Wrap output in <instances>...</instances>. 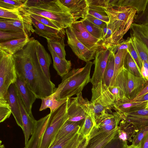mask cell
I'll list each match as a JSON object with an SVG mask.
<instances>
[{
	"label": "cell",
	"mask_w": 148,
	"mask_h": 148,
	"mask_svg": "<svg viewBox=\"0 0 148 148\" xmlns=\"http://www.w3.org/2000/svg\"><path fill=\"white\" fill-rule=\"evenodd\" d=\"M106 12L109 18L108 24L112 32V45L123 41V37L133 23L137 11L129 6L119 4L118 0H105Z\"/></svg>",
	"instance_id": "7a4b0ae2"
},
{
	"label": "cell",
	"mask_w": 148,
	"mask_h": 148,
	"mask_svg": "<svg viewBox=\"0 0 148 148\" xmlns=\"http://www.w3.org/2000/svg\"><path fill=\"white\" fill-rule=\"evenodd\" d=\"M93 62H86L81 68L73 69L62 77L61 82L53 93L57 100L69 98L82 92L91 82L90 72Z\"/></svg>",
	"instance_id": "277c9868"
},
{
	"label": "cell",
	"mask_w": 148,
	"mask_h": 148,
	"mask_svg": "<svg viewBox=\"0 0 148 148\" xmlns=\"http://www.w3.org/2000/svg\"><path fill=\"white\" fill-rule=\"evenodd\" d=\"M29 14L31 17L34 18L44 25L58 30H61L64 29L58 23L47 18L36 14L31 13H29Z\"/></svg>",
	"instance_id": "f6af8a7d"
},
{
	"label": "cell",
	"mask_w": 148,
	"mask_h": 148,
	"mask_svg": "<svg viewBox=\"0 0 148 148\" xmlns=\"http://www.w3.org/2000/svg\"><path fill=\"white\" fill-rule=\"evenodd\" d=\"M69 9L75 21L80 18H86L88 14L87 0H60Z\"/></svg>",
	"instance_id": "9a60e30c"
},
{
	"label": "cell",
	"mask_w": 148,
	"mask_h": 148,
	"mask_svg": "<svg viewBox=\"0 0 148 148\" xmlns=\"http://www.w3.org/2000/svg\"><path fill=\"white\" fill-rule=\"evenodd\" d=\"M139 131L132 123L121 120L117 130L119 138L124 142H132L133 139Z\"/></svg>",
	"instance_id": "d4e9b609"
},
{
	"label": "cell",
	"mask_w": 148,
	"mask_h": 148,
	"mask_svg": "<svg viewBox=\"0 0 148 148\" xmlns=\"http://www.w3.org/2000/svg\"><path fill=\"white\" fill-rule=\"evenodd\" d=\"M18 97L23 125L25 146L29 141L30 136L34 132L36 120L33 116H31L28 113L18 93Z\"/></svg>",
	"instance_id": "d6986e66"
},
{
	"label": "cell",
	"mask_w": 148,
	"mask_h": 148,
	"mask_svg": "<svg viewBox=\"0 0 148 148\" xmlns=\"http://www.w3.org/2000/svg\"><path fill=\"white\" fill-rule=\"evenodd\" d=\"M128 145L118 138L117 134L104 148H125Z\"/></svg>",
	"instance_id": "681fc988"
},
{
	"label": "cell",
	"mask_w": 148,
	"mask_h": 148,
	"mask_svg": "<svg viewBox=\"0 0 148 148\" xmlns=\"http://www.w3.org/2000/svg\"><path fill=\"white\" fill-rule=\"evenodd\" d=\"M37 50L39 61L46 76L51 80L49 67L52 61L51 56L44 46L38 40Z\"/></svg>",
	"instance_id": "83f0119b"
},
{
	"label": "cell",
	"mask_w": 148,
	"mask_h": 148,
	"mask_svg": "<svg viewBox=\"0 0 148 148\" xmlns=\"http://www.w3.org/2000/svg\"><path fill=\"white\" fill-rule=\"evenodd\" d=\"M70 27L78 40L90 50L96 52L103 47L102 42L87 31L81 20L74 21Z\"/></svg>",
	"instance_id": "9c48e42d"
},
{
	"label": "cell",
	"mask_w": 148,
	"mask_h": 148,
	"mask_svg": "<svg viewBox=\"0 0 148 148\" xmlns=\"http://www.w3.org/2000/svg\"><path fill=\"white\" fill-rule=\"evenodd\" d=\"M67 42L78 58L86 62L95 59L96 52L90 50L76 38L70 27L65 29Z\"/></svg>",
	"instance_id": "8fae6325"
},
{
	"label": "cell",
	"mask_w": 148,
	"mask_h": 148,
	"mask_svg": "<svg viewBox=\"0 0 148 148\" xmlns=\"http://www.w3.org/2000/svg\"><path fill=\"white\" fill-rule=\"evenodd\" d=\"M0 30L13 32H24L21 29L0 19Z\"/></svg>",
	"instance_id": "7dc6e473"
},
{
	"label": "cell",
	"mask_w": 148,
	"mask_h": 148,
	"mask_svg": "<svg viewBox=\"0 0 148 148\" xmlns=\"http://www.w3.org/2000/svg\"><path fill=\"white\" fill-rule=\"evenodd\" d=\"M132 101L135 102L148 101V92L141 96L134 99Z\"/></svg>",
	"instance_id": "11a10c76"
},
{
	"label": "cell",
	"mask_w": 148,
	"mask_h": 148,
	"mask_svg": "<svg viewBox=\"0 0 148 148\" xmlns=\"http://www.w3.org/2000/svg\"><path fill=\"white\" fill-rule=\"evenodd\" d=\"M146 23L148 25V13L146 15L145 23Z\"/></svg>",
	"instance_id": "91938a15"
},
{
	"label": "cell",
	"mask_w": 148,
	"mask_h": 148,
	"mask_svg": "<svg viewBox=\"0 0 148 148\" xmlns=\"http://www.w3.org/2000/svg\"><path fill=\"white\" fill-rule=\"evenodd\" d=\"M50 114L36 121L34 132L24 148H38L42 135Z\"/></svg>",
	"instance_id": "603a6c76"
},
{
	"label": "cell",
	"mask_w": 148,
	"mask_h": 148,
	"mask_svg": "<svg viewBox=\"0 0 148 148\" xmlns=\"http://www.w3.org/2000/svg\"><path fill=\"white\" fill-rule=\"evenodd\" d=\"M0 19L16 27L21 29L29 37L31 36L32 33H33L34 32V29L32 26L31 17L27 11L23 16L22 19L20 20Z\"/></svg>",
	"instance_id": "4316f807"
},
{
	"label": "cell",
	"mask_w": 148,
	"mask_h": 148,
	"mask_svg": "<svg viewBox=\"0 0 148 148\" xmlns=\"http://www.w3.org/2000/svg\"><path fill=\"white\" fill-rule=\"evenodd\" d=\"M125 148H138V146H134L132 145L130 146H128Z\"/></svg>",
	"instance_id": "94428289"
},
{
	"label": "cell",
	"mask_w": 148,
	"mask_h": 148,
	"mask_svg": "<svg viewBox=\"0 0 148 148\" xmlns=\"http://www.w3.org/2000/svg\"><path fill=\"white\" fill-rule=\"evenodd\" d=\"M138 147V148H148V133L141 140Z\"/></svg>",
	"instance_id": "db71d44e"
},
{
	"label": "cell",
	"mask_w": 148,
	"mask_h": 148,
	"mask_svg": "<svg viewBox=\"0 0 148 148\" xmlns=\"http://www.w3.org/2000/svg\"><path fill=\"white\" fill-rule=\"evenodd\" d=\"M86 18L99 28L102 29L107 23L90 14H88Z\"/></svg>",
	"instance_id": "816d5d0a"
},
{
	"label": "cell",
	"mask_w": 148,
	"mask_h": 148,
	"mask_svg": "<svg viewBox=\"0 0 148 148\" xmlns=\"http://www.w3.org/2000/svg\"><path fill=\"white\" fill-rule=\"evenodd\" d=\"M25 6L29 13L47 18L64 29L70 27L75 21L69 9L60 0H27Z\"/></svg>",
	"instance_id": "3957f363"
},
{
	"label": "cell",
	"mask_w": 148,
	"mask_h": 148,
	"mask_svg": "<svg viewBox=\"0 0 148 148\" xmlns=\"http://www.w3.org/2000/svg\"><path fill=\"white\" fill-rule=\"evenodd\" d=\"M119 114L121 120L133 124L138 130L148 125V109L146 108L128 113Z\"/></svg>",
	"instance_id": "e0dca14e"
},
{
	"label": "cell",
	"mask_w": 148,
	"mask_h": 148,
	"mask_svg": "<svg viewBox=\"0 0 148 148\" xmlns=\"http://www.w3.org/2000/svg\"><path fill=\"white\" fill-rule=\"evenodd\" d=\"M146 108L148 109V102L147 105V106L146 107Z\"/></svg>",
	"instance_id": "be15d7a7"
},
{
	"label": "cell",
	"mask_w": 148,
	"mask_h": 148,
	"mask_svg": "<svg viewBox=\"0 0 148 148\" xmlns=\"http://www.w3.org/2000/svg\"><path fill=\"white\" fill-rule=\"evenodd\" d=\"M27 12L26 7L16 10H10L0 7V18L20 20Z\"/></svg>",
	"instance_id": "836d02e7"
},
{
	"label": "cell",
	"mask_w": 148,
	"mask_h": 148,
	"mask_svg": "<svg viewBox=\"0 0 148 148\" xmlns=\"http://www.w3.org/2000/svg\"><path fill=\"white\" fill-rule=\"evenodd\" d=\"M85 138L78 131L64 138L54 140L49 148H78Z\"/></svg>",
	"instance_id": "ac0fdd59"
},
{
	"label": "cell",
	"mask_w": 148,
	"mask_h": 148,
	"mask_svg": "<svg viewBox=\"0 0 148 148\" xmlns=\"http://www.w3.org/2000/svg\"><path fill=\"white\" fill-rule=\"evenodd\" d=\"M84 120L75 122L67 120L59 130L54 140L64 138L71 134L79 131L81 128L79 124L82 123Z\"/></svg>",
	"instance_id": "f546056e"
},
{
	"label": "cell",
	"mask_w": 148,
	"mask_h": 148,
	"mask_svg": "<svg viewBox=\"0 0 148 148\" xmlns=\"http://www.w3.org/2000/svg\"><path fill=\"white\" fill-rule=\"evenodd\" d=\"M8 102L12 113L18 125L23 130V127L21 114L18 100V92L15 83L11 84L8 90Z\"/></svg>",
	"instance_id": "2e32d148"
},
{
	"label": "cell",
	"mask_w": 148,
	"mask_h": 148,
	"mask_svg": "<svg viewBox=\"0 0 148 148\" xmlns=\"http://www.w3.org/2000/svg\"><path fill=\"white\" fill-rule=\"evenodd\" d=\"M76 95L78 98L79 105L86 114L90 116L92 118L95 126L97 128L94 108L92 103L87 98L83 97L82 92Z\"/></svg>",
	"instance_id": "e575fe53"
},
{
	"label": "cell",
	"mask_w": 148,
	"mask_h": 148,
	"mask_svg": "<svg viewBox=\"0 0 148 148\" xmlns=\"http://www.w3.org/2000/svg\"><path fill=\"white\" fill-rule=\"evenodd\" d=\"M111 51V48L102 47L96 52L93 62L95 65L94 71L90 82L92 85L101 81L104 82V73Z\"/></svg>",
	"instance_id": "30bf717a"
},
{
	"label": "cell",
	"mask_w": 148,
	"mask_h": 148,
	"mask_svg": "<svg viewBox=\"0 0 148 148\" xmlns=\"http://www.w3.org/2000/svg\"><path fill=\"white\" fill-rule=\"evenodd\" d=\"M119 3L135 8L137 13L144 12L148 4V0H118Z\"/></svg>",
	"instance_id": "d590c367"
},
{
	"label": "cell",
	"mask_w": 148,
	"mask_h": 148,
	"mask_svg": "<svg viewBox=\"0 0 148 148\" xmlns=\"http://www.w3.org/2000/svg\"><path fill=\"white\" fill-rule=\"evenodd\" d=\"M12 113L8 100L0 99V122L8 118Z\"/></svg>",
	"instance_id": "ee69618b"
},
{
	"label": "cell",
	"mask_w": 148,
	"mask_h": 148,
	"mask_svg": "<svg viewBox=\"0 0 148 148\" xmlns=\"http://www.w3.org/2000/svg\"><path fill=\"white\" fill-rule=\"evenodd\" d=\"M95 127L92 118L86 114V118L81 126L79 133L84 137L86 138L91 135Z\"/></svg>",
	"instance_id": "b9f144b4"
},
{
	"label": "cell",
	"mask_w": 148,
	"mask_h": 148,
	"mask_svg": "<svg viewBox=\"0 0 148 148\" xmlns=\"http://www.w3.org/2000/svg\"><path fill=\"white\" fill-rule=\"evenodd\" d=\"M108 88L114 97L115 103L121 99L129 100L125 97L123 91L119 87L117 86H109Z\"/></svg>",
	"instance_id": "c3c4849f"
},
{
	"label": "cell",
	"mask_w": 148,
	"mask_h": 148,
	"mask_svg": "<svg viewBox=\"0 0 148 148\" xmlns=\"http://www.w3.org/2000/svg\"><path fill=\"white\" fill-rule=\"evenodd\" d=\"M18 94L29 114L33 116L32 108L33 103L37 97L29 87L26 83L17 76V78L15 82Z\"/></svg>",
	"instance_id": "4fadbf2b"
},
{
	"label": "cell",
	"mask_w": 148,
	"mask_h": 148,
	"mask_svg": "<svg viewBox=\"0 0 148 148\" xmlns=\"http://www.w3.org/2000/svg\"><path fill=\"white\" fill-rule=\"evenodd\" d=\"M82 23L87 31L93 36L102 42L103 35L101 29L88 20L86 18L81 19Z\"/></svg>",
	"instance_id": "8d00e7d4"
},
{
	"label": "cell",
	"mask_w": 148,
	"mask_h": 148,
	"mask_svg": "<svg viewBox=\"0 0 148 148\" xmlns=\"http://www.w3.org/2000/svg\"><path fill=\"white\" fill-rule=\"evenodd\" d=\"M47 46L53 60V68L56 71L58 74L62 77L70 71L71 66V61L66 59H61L48 44H47Z\"/></svg>",
	"instance_id": "cb8c5ba5"
},
{
	"label": "cell",
	"mask_w": 148,
	"mask_h": 148,
	"mask_svg": "<svg viewBox=\"0 0 148 148\" xmlns=\"http://www.w3.org/2000/svg\"><path fill=\"white\" fill-rule=\"evenodd\" d=\"M128 50L122 49L117 51L114 54V71L113 77L110 86H113L116 78L121 69L124 66L125 59Z\"/></svg>",
	"instance_id": "1f68e13d"
},
{
	"label": "cell",
	"mask_w": 148,
	"mask_h": 148,
	"mask_svg": "<svg viewBox=\"0 0 148 148\" xmlns=\"http://www.w3.org/2000/svg\"><path fill=\"white\" fill-rule=\"evenodd\" d=\"M31 38L14 39L0 43V49L13 55L21 50L30 41Z\"/></svg>",
	"instance_id": "484cf974"
},
{
	"label": "cell",
	"mask_w": 148,
	"mask_h": 148,
	"mask_svg": "<svg viewBox=\"0 0 148 148\" xmlns=\"http://www.w3.org/2000/svg\"><path fill=\"white\" fill-rule=\"evenodd\" d=\"M148 92V82H147L145 86L136 98H137L144 95Z\"/></svg>",
	"instance_id": "6f0895ef"
},
{
	"label": "cell",
	"mask_w": 148,
	"mask_h": 148,
	"mask_svg": "<svg viewBox=\"0 0 148 148\" xmlns=\"http://www.w3.org/2000/svg\"><path fill=\"white\" fill-rule=\"evenodd\" d=\"M147 82L144 78L134 75L124 66L119 72L113 86L119 87L125 97L132 101L138 95Z\"/></svg>",
	"instance_id": "8992f818"
},
{
	"label": "cell",
	"mask_w": 148,
	"mask_h": 148,
	"mask_svg": "<svg viewBox=\"0 0 148 148\" xmlns=\"http://www.w3.org/2000/svg\"><path fill=\"white\" fill-rule=\"evenodd\" d=\"M148 133V125L146 126L139 130L133 139L132 145L138 146L143 138Z\"/></svg>",
	"instance_id": "f907efd6"
},
{
	"label": "cell",
	"mask_w": 148,
	"mask_h": 148,
	"mask_svg": "<svg viewBox=\"0 0 148 148\" xmlns=\"http://www.w3.org/2000/svg\"><path fill=\"white\" fill-rule=\"evenodd\" d=\"M69 99L67 98L57 100L53 93L41 99L42 103L39 111H42L49 108L50 110V113H51L64 103L67 101Z\"/></svg>",
	"instance_id": "4dcf8cb0"
},
{
	"label": "cell",
	"mask_w": 148,
	"mask_h": 148,
	"mask_svg": "<svg viewBox=\"0 0 148 148\" xmlns=\"http://www.w3.org/2000/svg\"><path fill=\"white\" fill-rule=\"evenodd\" d=\"M65 36L57 40L46 39L47 44H49L57 55L61 59H66V53L64 43Z\"/></svg>",
	"instance_id": "74e56055"
},
{
	"label": "cell",
	"mask_w": 148,
	"mask_h": 148,
	"mask_svg": "<svg viewBox=\"0 0 148 148\" xmlns=\"http://www.w3.org/2000/svg\"><path fill=\"white\" fill-rule=\"evenodd\" d=\"M90 136L85 138L79 145L78 148H86L90 138Z\"/></svg>",
	"instance_id": "9f6ffc18"
},
{
	"label": "cell",
	"mask_w": 148,
	"mask_h": 148,
	"mask_svg": "<svg viewBox=\"0 0 148 148\" xmlns=\"http://www.w3.org/2000/svg\"><path fill=\"white\" fill-rule=\"evenodd\" d=\"M148 102L121 99L115 103L114 109L119 114L128 113L146 108Z\"/></svg>",
	"instance_id": "ffe728a7"
},
{
	"label": "cell",
	"mask_w": 148,
	"mask_h": 148,
	"mask_svg": "<svg viewBox=\"0 0 148 148\" xmlns=\"http://www.w3.org/2000/svg\"><path fill=\"white\" fill-rule=\"evenodd\" d=\"M130 29L132 34L142 41L148 49V25L145 23H133Z\"/></svg>",
	"instance_id": "f1b7e54d"
},
{
	"label": "cell",
	"mask_w": 148,
	"mask_h": 148,
	"mask_svg": "<svg viewBox=\"0 0 148 148\" xmlns=\"http://www.w3.org/2000/svg\"><path fill=\"white\" fill-rule=\"evenodd\" d=\"M110 54L108 58L104 76L105 85L109 87L113 77L114 71V58L115 53L111 47Z\"/></svg>",
	"instance_id": "d6a6232c"
},
{
	"label": "cell",
	"mask_w": 148,
	"mask_h": 148,
	"mask_svg": "<svg viewBox=\"0 0 148 148\" xmlns=\"http://www.w3.org/2000/svg\"><path fill=\"white\" fill-rule=\"evenodd\" d=\"M128 51L134 60L138 67L141 71L143 65V62L140 58L137 50L132 41L129 45Z\"/></svg>",
	"instance_id": "bcb514c9"
},
{
	"label": "cell",
	"mask_w": 148,
	"mask_h": 148,
	"mask_svg": "<svg viewBox=\"0 0 148 148\" xmlns=\"http://www.w3.org/2000/svg\"><path fill=\"white\" fill-rule=\"evenodd\" d=\"M17 78L13 55L0 49V99L8 100V89Z\"/></svg>",
	"instance_id": "52a82bcc"
},
{
	"label": "cell",
	"mask_w": 148,
	"mask_h": 148,
	"mask_svg": "<svg viewBox=\"0 0 148 148\" xmlns=\"http://www.w3.org/2000/svg\"><path fill=\"white\" fill-rule=\"evenodd\" d=\"M90 102L94 108L95 119L100 115L114 109L115 103L113 95L104 82L92 85Z\"/></svg>",
	"instance_id": "ba28073f"
},
{
	"label": "cell",
	"mask_w": 148,
	"mask_h": 148,
	"mask_svg": "<svg viewBox=\"0 0 148 148\" xmlns=\"http://www.w3.org/2000/svg\"><path fill=\"white\" fill-rule=\"evenodd\" d=\"M132 41L130 37H128L127 39L120 42L117 45L115 46L116 48L117 51L119 50L126 49L128 50L129 45Z\"/></svg>",
	"instance_id": "f5cc1de1"
},
{
	"label": "cell",
	"mask_w": 148,
	"mask_h": 148,
	"mask_svg": "<svg viewBox=\"0 0 148 148\" xmlns=\"http://www.w3.org/2000/svg\"><path fill=\"white\" fill-rule=\"evenodd\" d=\"M68 100L49 113L38 148H49L63 124L68 120Z\"/></svg>",
	"instance_id": "5b68a950"
},
{
	"label": "cell",
	"mask_w": 148,
	"mask_h": 148,
	"mask_svg": "<svg viewBox=\"0 0 148 148\" xmlns=\"http://www.w3.org/2000/svg\"><path fill=\"white\" fill-rule=\"evenodd\" d=\"M33 25L35 28L34 32L40 36L53 40H57L65 36L64 29L61 30L43 25L32 17Z\"/></svg>",
	"instance_id": "5bb4252c"
},
{
	"label": "cell",
	"mask_w": 148,
	"mask_h": 148,
	"mask_svg": "<svg viewBox=\"0 0 148 148\" xmlns=\"http://www.w3.org/2000/svg\"><path fill=\"white\" fill-rule=\"evenodd\" d=\"M143 66L147 69L148 71V63L146 61H143Z\"/></svg>",
	"instance_id": "680465c9"
},
{
	"label": "cell",
	"mask_w": 148,
	"mask_h": 148,
	"mask_svg": "<svg viewBox=\"0 0 148 148\" xmlns=\"http://www.w3.org/2000/svg\"><path fill=\"white\" fill-rule=\"evenodd\" d=\"M2 141L1 140H0V148H5V146L4 145L2 144Z\"/></svg>",
	"instance_id": "6125c7cd"
},
{
	"label": "cell",
	"mask_w": 148,
	"mask_h": 148,
	"mask_svg": "<svg viewBox=\"0 0 148 148\" xmlns=\"http://www.w3.org/2000/svg\"><path fill=\"white\" fill-rule=\"evenodd\" d=\"M119 127L109 132L95 127L86 148H104L117 134Z\"/></svg>",
	"instance_id": "7c38bea8"
},
{
	"label": "cell",
	"mask_w": 148,
	"mask_h": 148,
	"mask_svg": "<svg viewBox=\"0 0 148 148\" xmlns=\"http://www.w3.org/2000/svg\"><path fill=\"white\" fill-rule=\"evenodd\" d=\"M88 14L108 24L109 18L106 12L105 0H87Z\"/></svg>",
	"instance_id": "44dd1931"
},
{
	"label": "cell",
	"mask_w": 148,
	"mask_h": 148,
	"mask_svg": "<svg viewBox=\"0 0 148 148\" xmlns=\"http://www.w3.org/2000/svg\"><path fill=\"white\" fill-rule=\"evenodd\" d=\"M142 61L148 63V49L142 41L130 33V37Z\"/></svg>",
	"instance_id": "60d3db41"
},
{
	"label": "cell",
	"mask_w": 148,
	"mask_h": 148,
	"mask_svg": "<svg viewBox=\"0 0 148 148\" xmlns=\"http://www.w3.org/2000/svg\"><path fill=\"white\" fill-rule=\"evenodd\" d=\"M124 66L134 75L144 78L140 70L128 51L125 57Z\"/></svg>",
	"instance_id": "f35d334b"
},
{
	"label": "cell",
	"mask_w": 148,
	"mask_h": 148,
	"mask_svg": "<svg viewBox=\"0 0 148 148\" xmlns=\"http://www.w3.org/2000/svg\"><path fill=\"white\" fill-rule=\"evenodd\" d=\"M29 37L24 32H13L0 30V42L14 39H24Z\"/></svg>",
	"instance_id": "7bdbcfd3"
},
{
	"label": "cell",
	"mask_w": 148,
	"mask_h": 148,
	"mask_svg": "<svg viewBox=\"0 0 148 148\" xmlns=\"http://www.w3.org/2000/svg\"><path fill=\"white\" fill-rule=\"evenodd\" d=\"M27 0H0V7L10 10H19L25 7Z\"/></svg>",
	"instance_id": "ab89813d"
},
{
	"label": "cell",
	"mask_w": 148,
	"mask_h": 148,
	"mask_svg": "<svg viewBox=\"0 0 148 148\" xmlns=\"http://www.w3.org/2000/svg\"><path fill=\"white\" fill-rule=\"evenodd\" d=\"M68 120L77 122L85 119L86 114L79 105L77 97H71L68 100Z\"/></svg>",
	"instance_id": "7402d4cb"
},
{
	"label": "cell",
	"mask_w": 148,
	"mask_h": 148,
	"mask_svg": "<svg viewBox=\"0 0 148 148\" xmlns=\"http://www.w3.org/2000/svg\"><path fill=\"white\" fill-rule=\"evenodd\" d=\"M37 41L31 38L13 56L17 75L26 83L37 98L42 99L53 94L56 88L46 76L39 63Z\"/></svg>",
	"instance_id": "6da1fadb"
}]
</instances>
